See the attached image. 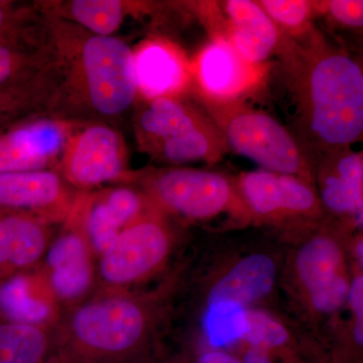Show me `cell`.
I'll return each instance as SVG.
<instances>
[{
  "instance_id": "30bf717a",
  "label": "cell",
  "mask_w": 363,
  "mask_h": 363,
  "mask_svg": "<svg viewBox=\"0 0 363 363\" xmlns=\"http://www.w3.org/2000/svg\"><path fill=\"white\" fill-rule=\"evenodd\" d=\"M128 155L121 133L104 123H88L72 135L57 171L74 189L128 180Z\"/></svg>"
},
{
  "instance_id": "7c38bea8",
  "label": "cell",
  "mask_w": 363,
  "mask_h": 363,
  "mask_svg": "<svg viewBox=\"0 0 363 363\" xmlns=\"http://www.w3.org/2000/svg\"><path fill=\"white\" fill-rule=\"evenodd\" d=\"M84 123L43 116L11 126L0 133V174L56 169L67 143Z\"/></svg>"
},
{
  "instance_id": "83f0119b",
  "label": "cell",
  "mask_w": 363,
  "mask_h": 363,
  "mask_svg": "<svg viewBox=\"0 0 363 363\" xmlns=\"http://www.w3.org/2000/svg\"><path fill=\"white\" fill-rule=\"evenodd\" d=\"M352 314V339L355 347L362 352L363 346V272L362 267H357V271L351 274L347 302Z\"/></svg>"
},
{
  "instance_id": "ac0fdd59",
  "label": "cell",
  "mask_w": 363,
  "mask_h": 363,
  "mask_svg": "<svg viewBox=\"0 0 363 363\" xmlns=\"http://www.w3.org/2000/svg\"><path fill=\"white\" fill-rule=\"evenodd\" d=\"M138 95L145 100L179 97L190 81V69L183 52L168 40H145L133 50Z\"/></svg>"
},
{
  "instance_id": "d6986e66",
  "label": "cell",
  "mask_w": 363,
  "mask_h": 363,
  "mask_svg": "<svg viewBox=\"0 0 363 363\" xmlns=\"http://www.w3.org/2000/svg\"><path fill=\"white\" fill-rule=\"evenodd\" d=\"M255 67L245 61L225 39L208 45L197 61L198 82L204 96L236 100L255 85Z\"/></svg>"
},
{
  "instance_id": "8fae6325",
  "label": "cell",
  "mask_w": 363,
  "mask_h": 363,
  "mask_svg": "<svg viewBox=\"0 0 363 363\" xmlns=\"http://www.w3.org/2000/svg\"><path fill=\"white\" fill-rule=\"evenodd\" d=\"M248 215L267 221L311 220L323 212L313 184L267 169L242 173L236 180Z\"/></svg>"
},
{
  "instance_id": "ba28073f",
  "label": "cell",
  "mask_w": 363,
  "mask_h": 363,
  "mask_svg": "<svg viewBox=\"0 0 363 363\" xmlns=\"http://www.w3.org/2000/svg\"><path fill=\"white\" fill-rule=\"evenodd\" d=\"M161 212L154 208L123 230L99 257L100 279L112 291H121L149 279L164 267L173 238Z\"/></svg>"
},
{
  "instance_id": "836d02e7",
  "label": "cell",
  "mask_w": 363,
  "mask_h": 363,
  "mask_svg": "<svg viewBox=\"0 0 363 363\" xmlns=\"http://www.w3.org/2000/svg\"><path fill=\"white\" fill-rule=\"evenodd\" d=\"M323 363H330V362H323Z\"/></svg>"
},
{
  "instance_id": "9a60e30c",
  "label": "cell",
  "mask_w": 363,
  "mask_h": 363,
  "mask_svg": "<svg viewBox=\"0 0 363 363\" xmlns=\"http://www.w3.org/2000/svg\"><path fill=\"white\" fill-rule=\"evenodd\" d=\"M315 182L323 209L362 227V152L350 149L322 157L314 164Z\"/></svg>"
},
{
  "instance_id": "277c9868",
  "label": "cell",
  "mask_w": 363,
  "mask_h": 363,
  "mask_svg": "<svg viewBox=\"0 0 363 363\" xmlns=\"http://www.w3.org/2000/svg\"><path fill=\"white\" fill-rule=\"evenodd\" d=\"M204 111L220 130L228 150L262 169L298 177L314 185V164L298 138L274 117L236 100L202 96Z\"/></svg>"
},
{
  "instance_id": "5bb4252c",
  "label": "cell",
  "mask_w": 363,
  "mask_h": 363,
  "mask_svg": "<svg viewBox=\"0 0 363 363\" xmlns=\"http://www.w3.org/2000/svg\"><path fill=\"white\" fill-rule=\"evenodd\" d=\"M65 223V230L45 252L42 271L59 302L72 303L85 296L93 285L94 252L76 208Z\"/></svg>"
},
{
  "instance_id": "603a6c76",
  "label": "cell",
  "mask_w": 363,
  "mask_h": 363,
  "mask_svg": "<svg viewBox=\"0 0 363 363\" xmlns=\"http://www.w3.org/2000/svg\"><path fill=\"white\" fill-rule=\"evenodd\" d=\"M0 320V363H48L57 353L56 332Z\"/></svg>"
},
{
  "instance_id": "ffe728a7",
  "label": "cell",
  "mask_w": 363,
  "mask_h": 363,
  "mask_svg": "<svg viewBox=\"0 0 363 363\" xmlns=\"http://www.w3.org/2000/svg\"><path fill=\"white\" fill-rule=\"evenodd\" d=\"M48 224L20 213H0V277L30 269L49 247Z\"/></svg>"
},
{
  "instance_id": "d4e9b609",
  "label": "cell",
  "mask_w": 363,
  "mask_h": 363,
  "mask_svg": "<svg viewBox=\"0 0 363 363\" xmlns=\"http://www.w3.org/2000/svg\"><path fill=\"white\" fill-rule=\"evenodd\" d=\"M49 40L35 6L0 0V44H40Z\"/></svg>"
},
{
  "instance_id": "484cf974",
  "label": "cell",
  "mask_w": 363,
  "mask_h": 363,
  "mask_svg": "<svg viewBox=\"0 0 363 363\" xmlns=\"http://www.w3.org/2000/svg\"><path fill=\"white\" fill-rule=\"evenodd\" d=\"M257 4L290 40L311 30L312 20L318 11L316 2L306 0H262Z\"/></svg>"
},
{
  "instance_id": "6da1fadb",
  "label": "cell",
  "mask_w": 363,
  "mask_h": 363,
  "mask_svg": "<svg viewBox=\"0 0 363 363\" xmlns=\"http://www.w3.org/2000/svg\"><path fill=\"white\" fill-rule=\"evenodd\" d=\"M40 13L59 65L48 116L106 123L123 116L138 97L133 50L116 35H93L71 21Z\"/></svg>"
},
{
  "instance_id": "e0dca14e",
  "label": "cell",
  "mask_w": 363,
  "mask_h": 363,
  "mask_svg": "<svg viewBox=\"0 0 363 363\" xmlns=\"http://www.w3.org/2000/svg\"><path fill=\"white\" fill-rule=\"evenodd\" d=\"M223 6L228 42L250 65H262L274 54L285 56L290 51L292 40L286 39L257 1L228 0Z\"/></svg>"
},
{
  "instance_id": "52a82bcc",
  "label": "cell",
  "mask_w": 363,
  "mask_h": 363,
  "mask_svg": "<svg viewBox=\"0 0 363 363\" xmlns=\"http://www.w3.org/2000/svg\"><path fill=\"white\" fill-rule=\"evenodd\" d=\"M279 274L278 260L264 252L238 257L217 274L208 286L202 316L208 346L223 347L231 321L266 300L276 288Z\"/></svg>"
},
{
  "instance_id": "9c48e42d",
  "label": "cell",
  "mask_w": 363,
  "mask_h": 363,
  "mask_svg": "<svg viewBox=\"0 0 363 363\" xmlns=\"http://www.w3.org/2000/svg\"><path fill=\"white\" fill-rule=\"evenodd\" d=\"M296 286L310 311L333 316L345 307L351 274L342 243L331 233L314 234L296 250Z\"/></svg>"
},
{
  "instance_id": "4fadbf2b",
  "label": "cell",
  "mask_w": 363,
  "mask_h": 363,
  "mask_svg": "<svg viewBox=\"0 0 363 363\" xmlns=\"http://www.w3.org/2000/svg\"><path fill=\"white\" fill-rule=\"evenodd\" d=\"M79 196L55 169L0 174V213L25 214L47 224L66 222Z\"/></svg>"
},
{
  "instance_id": "44dd1931",
  "label": "cell",
  "mask_w": 363,
  "mask_h": 363,
  "mask_svg": "<svg viewBox=\"0 0 363 363\" xmlns=\"http://www.w3.org/2000/svg\"><path fill=\"white\" fill-rule=\"evenodd\" d=\"M59 82L58 61L35 77L0 87V133L33 117L48 116Z\"/></svg>"
},
{
  "instance_id": "d6a6232c",
  "label": "cell",
  "mask_w": 363,
  "mask_h": 363,
  "mask_svg": "<svg viewBox=\"0 0 363 363\" xmlns=\"http://www.w3.org/2000/svg\"><path fill=\"white\" fill-rule=\"evenodd\" d=\"M57 357H58L59 359L61 360V362L63 363H78V362H71V360L66 359V358L60 357V355H57Z\"/></svg>"
},
{
  "instance_id": "3957f363",
  "label": "cell",
  "mask_w": 363,
  "mask_h": 363,
  "mask_svg": "<svg viewBox=\"0 0 363 363\" xmlns=\"http://www.w3.org/2000/svg\"><path fill=\"white\" fill-rule=\"evenodd\" d=\"M152 326L147 302L109 290L69 314L56 332V354L78 363L135 362L149 355Z\"/></svg>"
},
{
  "instance_id": "f1b7e54d",
  "label": "cell",
  "mask_w": 363,
  "mask_h": 363,
  "mask_svg": "<svg viewBox=\"0 0 363 363\" xmlns=\"http://www.w3.org/2000/svg\"><path fill=\"white\" fill-rule=\"evenodd\" d=\"M322 4L324 11L339 25L351 28H362L363 1L362 0H331Z\"/></svg>"
},
{
  "instance_id": "4dcf8cb0",
  "label": "cell",
  "mask_w": 363,
  "mask_h": 363,
  "mask_svg": "<svg viewBox=\"0 0 363 363\" xmlns=\"http://www.w3.org/2000/svg\"><path fill=\"white\" fill-rule=\"evenodd\" d=\"M130 363H192L191 362V359H189L187 357H174L171 358V359L167 360H155L152 359V358L149 357V355L147 357L140 358V359H136L135 362H131Z\"/></svg>"
},
{
  "instance_id": "5b68a950",
  "label": "cell",
  "mask_w": 363,
  "mask_h": 363,
  "mask_svg": "<svg viewBox=\"0 0 363 363\" xmlns=\"http://www.w3.org/2000/svg\"><path fill=\"white\" fill-rule=\"evenodd\" d=\"M135 126L140 149L169 164H214L228 150L209 116L179 97L147 100Z\"/></svg>"
},
{
  "instance_id": "7a4b0ae2",
  "label": "cell",
  "mask_w": 363,
  "mask_h": 363,
  "mask_svg": "<svg viewBox=\"0 0 363 363\" xmlns=\"http://www.w3.org/2000/svg\"><path fill=\"white\" fill-rule=\"evenodd\" d=\"M286 61L297 77L296 138L313 164L350 150L363 133L362 67L318 38L308 47H296Z\"/></svg>"
},
{
  "instance_id": "cb8c5ba5",
  "label": "cell",
  "mask_w": 363,
  "mask_h": 363,
  "mask_svg": "<svg viewBox=\"0 0 363 363\" xmlns=\"http://www.w3.org/2000/svg\"><path fill=\"white\" fill-rule=\"evenodd\" d=\"M56 61L51 40L0 44V87L35 77Z\"/></svg>"
},
{
  "instance_id": "8992f818",
  "label": "cell",
  "mask_w": 363,
  "mask_h": 363,
  "mask_svg": "<svg viewBox=\"0 0 363 363\" xmlns=\"http://www.w3.org/2000/svg\"><path fill=\"white\" fill-rule=\"evenodd\" d=\"M142 192L161 213L191 221H207L229 212L248 215L236 181L217 172L168 168L149 172L140 178Z\"/></svg>"
},
{
  "instance_id": "2e32d148",
  "label": "cell",
  "mask_w": 363,
  "mask_h": 363,
  "mask_svg": "<svg viewBox=\"0 0 363 363\" xmlns=\"http://www.w3.org/2000/svg\"><path fill=\"white\" fill-rule=\"evenodd\" d=\"M59 300L43 271L30 269L0 277V320L51 328L59 316Z\"/></svg>"
},
{
  "instance_id": "7402d4cb",
  "label": "cell",
  "mask_w": 363,
  "mask_h": 363,
  "mask_svg": "<svg viewBox=\"0 0 363 363\" xmlns=\"http://www.w3.org/2000/svg\"><path fill=\"white\" fill-rule=\"evenodd\" d=\"M38 9L71 21L93 35L111 37L128 16L140 13L145 4L123 0H69L40 1Z\"/></svg>"
},
{
  "instance_id": "4316f807",
  "label": "cell",
  "mask_w": 363,
  "mask_h": 363,
  "mask_svg": "<svg viewBox=\"0 0 363 363\" xmlns=\"http://www.w3.org/2000/svg\"><path fill=\"white\" fill-rule=\"evenodd\" d=\"M109 216L121 230L154 209L142 191L119 187L98 193Z\"/></svg>"
},
{
  "instance_id": "f546056e",
  "label": "cell",
  "mask_w": 363,
  "mask_h": 363,
  "mask_svg": "<svg viewBox=\"0 0 363 363\" xmlns=\"http://www.w3.org/2000/svg\"><path fill=\"white\" fill-rule=\"evenodd\" d=\"M192 363H243L240 357L233 351L225 348L207 347L196 353L194 358L191 359Z\"/></svg>"
},
{
  "instance_id": "1f68e13d",
  "label": "cell",
  "mask_w": 363,
  "mask_h": 363,
  "mask_svg": "<svg viewBox=\"0 0 363 363\" xmlns=\"http://www.w3.org/2000/svg\"><path fill=\"white\" fill-rule=\"evenodd\" d=\"M48 363H63L61 362V360L59 359L57 355H54V357H52V359L50 360Z\"/></svg>"
}]
</instances>
